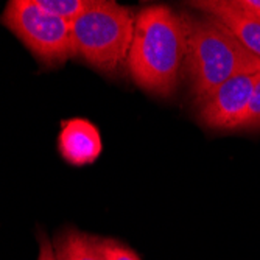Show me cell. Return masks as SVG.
<instances>
[{
  "instance_id": "obj_1",
  "label": "cell",
  "mask_w": 260,
  "mask_h": 260,
  "mask_svg": "<svg viewBox=\"0 0 260 260\" xmlns=\"http://www.w3.org/2000/svg\"><path fill=\"white\" fill-rule=\"evenodd\" d=\"M185 52L182 14L167 5L137 11L126 69L140 89L157 97L172 95L185 66Z\"/></svg>"
},
{
  "instance_id": "obj_2",
  "label": "cell",
  "mask_w": 260,
  "mask_h": 260,
  "mask_svg": "<svg viewBox=\"0 0 260 260\" xmlns=\"http://www.w3.org/2000/svg\"><path fill=\"white\" fill-rule=\"evenodd\" d=\"M182 19L187 42L184 67L197 106L229 78L260 70V59L217 19L207 14H182Z\"/></svg>"
},
{
  "instance_id": "obj_3",
  "label": "cell",
  "mask_w": 260,
  "mask_h": 260,
  "mask_svg": "<svg viewBox=\"0 0 260 260\" xmlns=\"http://www.w3.org/2000/svg\"><path fill=\"white\" fill-rule=\"evenodd\" d=\"M136 11L106 0H92V5L72 23V56L106 75L120 72L126 66Z\"/></svg>"
},
{
  "instance_id": "obj_4",
  "label": "cell",
  "mask_w": 260,
  "mask_h": 260,
  "mask_svg": "<svg viewBox=\"0 0 260 260\" xmlns=\"http://www.w3.org/2000/svg\"><path fill=\"white\" fill-rule=\"evenodd\" d=\"M0 23L7 27L44 67H59L72 58L70 22L45 13L36 0H11Z\"/></svg>"
},
{
  "instance_id": "obj_5",
  "label": "cell",
  "mask_w": 260,
  "mask_h": 260,
  "mask_svg": "<svg viewBox=\"0 0 260 260\" xmlns=\"http://www.w3.org/2000/svg\"><path fill=\"white\" fill-rule=\"evenodd\" d=\"M258 80L260 70L229 78L198 106L200 122L210 129L235 131V126L239 125L251 103Z\"/></svg>"
},
{
  "instance_id": "obj_6",
  "label": "cell",
  "mask_w": 260,
  "mask_h": 260,
  "mask_svg": "<svg viewBox=\"0 0 260 260\" xmlns=\"http://www.w3.org/2000/svg\"><path fill=\"white\" fill-rule=\"evenodd\" d=\"M188 5L203 11V14L217 19L240 41L249 53L260 59V19L240 10L234 0H200Z\"/></svg>"
},
{
  "instance_id": "obj_7",
  "label": "cell",
  "mask_w": 260,
  "mask_h": 260,
  "mask_svg": "<svg viewBox=\"0 0 260 260\" xmlns=\"http://www.w3.org/2000/svg\"><path fill=\"white\" fill-rule=\"evenodd\" d=\"M58 150L67 164L84 167L95 162L102 153L100 133L86 119L64 120L58 136Z\"/></svg>"
},
{
  "instance_id": "obj_8",
  "label": "cell",
  "mask_w": 260,
  "mask_h": 260,
  "mask_svg": "<svg viewBox=\"0 0 260 260\" xmlns=\"http://www.w3.org/2000/svg\"><path fill=\"white\" fill-rule=\"evenodd\" d=\"M53 249L56 260H109L105 240L77 229L61 232L53 243Z\"/></svg>"
},
{
  "instance_id": "obj_9",
  "label": "cell",
  "mask_w": 260,
  "mask_h": 260,
  "mask_svg": "<svg viewBox=\"0 0 260 260\" xmlns=\"http://www.w3.org/2000/svg\"><path fill=\"white\" fill-rule=\"evenodd\" d=\"M36 4L45 13L72 23L92 5V0H36Z\"/></svg>"
},
{
  "instance_id": "obj_10",
  "label": "cell",
  "mask_w": 260,
  "mask_h": 260,
  "mask_svg": "<svg viewBox=\"0 0 260 260\" xmlns=\"http://www.w3.org/2000/svg\"><path fill=\"white\" fill-rule=\"evenodd\" d=\"M240 129H245V131L260 129V80L255 84L251 103H249L245 115L242 117L239 125L235 126V131H240Z\"/></svg>"
},
{
  "instance_id": "obj_11",
  "label": "cell",
  "mask_w": 260,
  "mask_h": 260,
  "mask_svg": "<svg viewBox=\"0 0 260 260\" xmlns=\"http://www.w3.org/2000/svg\"><path fill=\"white\" fill-rule=\"evenodd\" d=\"M105 249L109 260H140L133 249L115 240H105Z\"/></svg>"
},
{
  "instance_id": "obj_12",
  "label": "cell",
  "mask_w": 260,
  "mask_h": 260,
  "mask_svg": "<svg viewBox=\"0 0 260 260\" xmlns=\"http://www.w3.org/2000/svg\"><path fill=\"white\" fill-rule=\"evenodd\" d=\"M234 4L240 10L260 19V0H234Z\"/></svg>"
},
{
  "instance_id": "obj_13",
  "label": "cell",
  "mask_w": 260,
  "mask_h": 260,
  "mask_svg": "<svg viewBox=\"0 0 260 260\" xmlns=\"http://www.w3.org/2000/svg\"><path fill=\"white\" fill-rule=\"evenodd\" d=\"M38 260H56L53 245H52L49 240H47V239H41V243H39V257H38Z\"/></svg>"
}]
</instances>
